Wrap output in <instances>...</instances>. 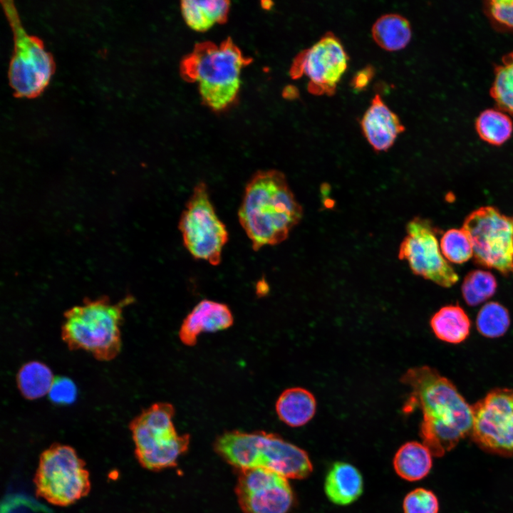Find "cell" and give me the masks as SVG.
Instances as JSON below:
<instances>
[{"label": "cell", "instance_id": "6da1fadb", "mask_svg": "<svg viewBox=\"0 0 513 513\" xmlns=\"http://www.w3.org/2000/svg\"><path fill=\"white\" fill-rule=\"evenodd\" d=\"M400 381L410 389L403 410H421L420 435L433 456H443L470 435L472 405L450 380L424 366L410 368Z\"/></svg>", "mask_w": 513, "mask_h": 513}, {"label": "cell", "instance_id": "7a4b0ae2", "mask_svg": "<svg viewBox=\"0 0 513 513\" xmlns=\"http://www.w3.org/2000/svg\"><path fill=\"white\" fill-rule=\"evenodd\" d=\"M302 214L284 175L274 170L252 176L238 212L240 224L255 251L284 241Z\"/></svg>", "mask_w": 513, "mask_h": 513}, {"label": "cell", "instance_id": "3957f363", "mask_svg": "<svg viewBox=\"0 0 513 513\" xmlns=\"http://www.w3.org/2000/svg\"><path fill=\"white\" fill-rule=\"evenodd\" d=\"M251 61L230 38L219 44L206 41L196 44L182 59L180 73L184 80L198 84L202 101L218 111L236 99L242 70Z\"/></svg>", "mask_w": 513, "mask_h": 513}, {"label": "cell", "instance_id": "277c9868", "mask_svg": "<svg viewBox=\"0 0 513 513\" xmlns=\"http://www.w3.org/2000/svg\"><path fill=\"white\" fill-rule=\"evenodd\" d=\"M216 452L238 468L266 469L284 477L304 479L313 470L308 454L279 435L264 431H227L217 439Z\"/></svg>", "mask_w": 513, "mask_h": 513}, {"label": "cell", "instance_id": "5b68a950", "mask_svg": "<svg viewBox=\"0 0 513 513\" xmlns=\"http://www.w3.org/2000/svg\"><path fill=\"white\" fill-rule=\"evenodd\" d=\"M128 296L113 304L108 298L86 299L63 314L61 338L71 351L83 350L100 361L114 359L121 349L120 326Z\"/></svg>", "mask_w": 513, "mask_h": 513}, {"label": "cell", "instance_id": "8992f818", "mask_svg": "<svg viewBox=\"0 0 513 513\" xmlns=\"http://www.w3.org/2000/svg\"><path fill=\"white\" fill-rule=\"evenodd\" d=\"M174 406L158 402L143 410L129 424L135 444V455L140 465L159 471L176 466L190 444L188 434L176 431Z\"/></svg>", "mask_w": 513, "mask_h": 513}, {"label": "cell", "instance_id": "52a82bcc", "mask_svg": "<svg viewBox=\"0 0 513 513\" xmlns=\"http://www.w3.org/2000/svg\"><path fill=\"white\" fill-rule=\"evenodd\" d=\"M1 3L14 39L8 68L9 85L17 98H36L50 82L55 70L53 58L40 38L26 32L14 2L1 0Z\"/></svg>", "mask_w": 513, "mask_h": 513}, {"label": "cell", "instance_id": "ba28073f", "mask_svg": "<svg viewBox=\"0 0 513 513\" xmlns=\"http://www.w3.org/2000/svg\"><path fill=\"white\" fill-rule=\"evenodd\" d=\"M33 483L37 497L59 507L69 506L87 496L91 487L85 461L74 448L60 443L41 452Z\"/></svg>", "mask_w": 513, "mask_h": 513}, {"label": "cell", "instance_id": "9c48e42d", "mask_svg": "<svg viewBox=\"0 0 513 513\" xmlns=\"http://www.w3.org/2000/svg\"><path fill=\"white\" fill-rule=\"evenodd\" d=\"M462 229L469 237L477 264L513 276V216L482 207L467 217Z\"/></svg>", "mask_w": 513, "mask_h": 513}, {"label": "cell", "instance_id": "30bf717a", "mask_svg": "<svg viewBox=\"0 0 513 513\" xmlns=\"http://www.w3.org/2000/svg\"><path fill=\"white\" fill-rule=\"evenodd\" d=\"M179 229L192 256L213 266L220 263L228 232L215 212L204 182L195 187L180 217Z\"/></svg>", "mask_w": 513, "mask_h": 513}, {"label": "cell", "instance_id": "8fae6325", "mask_svg": "<svg viewBox=\"0 0 513 513\" xmlns=\"http://www.w3.org/2000/svg\"><path fill=\"white\" fill-rule=\"evenodd\" d=\"M470 436L483 450L513 455V390L495 388L473 405Z\"/></svg>", "mask_w": 513, "mask_h": 513}, {"label": "cell", "instance_id": "7c38bea8", "mask_svg": "<svg viewBox=\"0 0 513 513\" xmlns=\"http://www.w3.org/2000/svg\"><path fill=\"white\" fill-rule=\"evenodd\" d=\"M407 235L399 247L398 257L408 261L416 275L443 287H451L459 276L442 254L437 230L428 219L415 217L406 226Z\"/></svg>", "mask_w": 513, "mask_h": 513}, {"label": "cell", "instance_id": "4fadbf2b", "mask_svg": "<svg viewBox=\"0 0 513 513\" xmlns=\"http://www.w3.org/2000/svg\"><path fill=\"white\" fill-rule=\"evenodd\" d=\"M348 61L342 43L329 33L296 58L290 73L296 78L305 75L311 93L331 95L347 69Z\"/></svg>", "mask_w": 513, "mask_h": 513}, {"label": "cell", "instance_id": "5bb4252c", "mask_svg": "<svg viewBox=\"0 0 513 513\" xmlns=\"http://www.w3.org/2000/svg\"><path fill=\"white\" fill-rule=\"evenodd\" d=\"M235 493L244 513H287L294 501L286 478L261 468L239 470Z\"/></svg>", "mask_w": 513, "mask_h": 513}, {"label": "cell", "instance_id": "9a60e30c", "mask_svg": "<svg viewBox=\"0 0 513 513\" xmlns=\"http://www.w3.org/2000/svg\"><path fill=\"white\" fill-rule=\"evenodd\" d=\"M361 127L368 143L378 152L389 150L405 130L399 117L378 94L374 95L363 114Z\"/></svg>", "mask_w": 513, "mask_h": 513}, {"label": "cell", "instance_id": "2e32d148", "mask_svg": "<svg viewBox=\"0 0 513 513\" xmlns=\"http://www.w3.org/2000/svg\"><path fill=\"white\" fill-rule=\"evenodd\" d=\"M233 323L234 317L227 305L204 299L184 318L179 330V338L185 346H193L202 333L225 330Z\"/></svg>", "mask_w": 513, "mask_h": 513}, {"label": "cell", "instance_id": "e0dca14e", "mask_svg": "<svg viewBox=\"0 0 513 513\" xmlns=\"http://www.w3.org/2000/svg\"><path fill=\"white\" fill-rule=\"evenodd\" d=\"M325 493L328 499L338 505H348L361 495L363 477L353 465L345 462H334L326 476Z\"/></svg>", "mask_w": 513, "mask_h": 513}, {"label": "cell", "instance_id": "ac0fdd59", "mask_svg": "<svg viewBox=\"0 0 513 513\" xmlns=\"http://www.w3.org/2000/svg\"><path fill=\"white\" fill-rule=\"evenodd\" d=\"M279 418L290 427L304 425L314 416L316 400L308 390L294 387L284 390L276 402Z\"/></svg>", "mask_w": 513, "mask_h": 513}, {"label": "cell", "instance_id": "d6986e66", "mask_svg": "<svg viewBox=\"0 0 513 513\" xmlns=\"http://www.w3.org/2000/svg\"><path fill=\"white\" fill-rule=\"evenodd\" d=\"M430 325L438 339L457 344L468 337L471 323L462 307L459 305H447L442 307L431 317Z\"/></svg>", "mask_w": 513, "mask_h": 513}, {"label": "cell", "instance_id": "ffe728a7", "mask_svg": "<svg viewBox=\"0 0 513 513\" xmlns=\"http://www.w3.org/2000/svg\"><path fill=\"white\" fill-rule=\"evenodd\" d=\"M432 453L423 444L415 441L403 444L395 453L393 467L396 473L408 481H418L430 472Z\"/></svg>", "mask_w": 513, "mask_h": 513}, {"label": "cell", "instance_id": "44dd1931", "mask_svg": "<svg viewBox=\"0 0 513 513\" xmlns=\"http://www.w3.org/2000/svg\"><path fill=\"white\" fill-rule=\"evenodd\" d=\"M230 4L224 0L182 1L180 8L188 26L197 31H205L216 24L227 21Z\"/></svg>", "mask_w": 513, "mask_h": 513}, {"label": "cell", "instance_id": "7402d4cb", "mask_svg": "<svg viewBox=\"0 0 513 513\" xmlns=\"http://www.w3.org/2000/svg\"><path fill=\"white\" fill-rule=\"evenodd\" d=\"M372 37L378 46L387 51L403 49L412 37L409 21L398 14L380 16L371 28Z\"/></svg>", "mask_w": 513, "mask_h": 513}, {"label": "cell", "instance_id": "603a6c76", "mask_svg": "<svg viewBox=\"0 0 513 513\" xmlns=\"http://www.w3.org/2000/svg\"><path fill=\"white\" fill-rule=\"evenodd\" d=\"M54 380L51 370L36 361L24 364L16 375L18 388L28 400H36L48 394Z\"/></svg>", "mask_w": 513, "mask_h": 513}, {"label": "cell", "instance_id": "cb8c5ba5", "mask_svg": "<svg viewBox=\"0 0 513 513\" xmlns=\"http://www.w3.org/2000/svg\"><path fill=\"white\" fill-rule=\"evenodd\" d=\"M475 129L480 138L494 145L504 143L513 132V123L506 113L489 108L483 110L475 121Z\"/></svg>", "mask_w": 513, "mask_h": 513}, {"label": "cell", "instance_id": "d4e9b609", "mask_svg": "<svg viewBox=\"0 0 513 513\" xmlns=\"http://www.w3.org/2000/svg\"><path fill=\"white\" fill-rule=\"evenodd\" d=\"M494 72L490 95L499 110L513 116V51L503 56Z\"/></svg>", "mask_w": 513, "mask_h": 513}, {"label": "cell", "instance_id": "484cf974", "mask_svg": "<svg viewBox=\"0 0 513 513\" xmlns=\"http://www.w3.org/2000/svg\"><path fill=\"white\" fill-rule=\"evenodd\" d=\"M510 325L507 309L498 302L485 304L479 311L476 318L477 331L483 336L498 338L503 336Z\"/></svg>", "mask_w": 513, "mask_h": 513}, {"label": "cell", "instance_id": "4316f807", "mask_svg": "<svg viewBox=\"0 0 513 513\" xmlns=\"http://www.w3.org/2000/svg\"><path fill=\"white\" fill-rule=\"evenodd\" d=\"M497 286L495 277L489 271L474 270L469 272L462 285L464 300L470 306H477L492 297Z\"/></svg>", "mask_w": 513, "mask_h": 513}, {"label": "cell", "instance_id": "83f0119b", "mask_svg": "<svg viewBox=\"0 0 513 513\" xmlns=\"http://www.w3.org/2000/svg\"><path fill=\"white\" fill-rule=\"evenodd\" d=\"M440 246L442 255L452 263H465L473 255L471 242L462 229L447 230L441 237Z\"/></svg>", "mask_w": 513, "mask_h": 513}, {"label": "cell", "instance_id": "f1b7e54d", "mask_svg": "<svg viewBox=\"0 0 513 513\" xmlns=\"http://www.w3.org/2000/svg\"><path fill=\"white\" fill-rule=\"evenodd\" d=\"M403 508L404 513H438L439 502L432 491L417 488L405 496Z\"/></svg>", "mask_w": 513, "mask_h": 513}, {"label": "cell", "instance_id": "f546056e", "mask_svg": "<svg viewBox=\"0 0 513 513\" xmlns=\"http://www.w3.org/2000/svg\"><path fill=\"white\" fill-rule=\"evenodd\" d=\"M484 4L486 14L493 23L513 30V0H492Z\"/></svg>", "mask_w": 513, "mask_h": 513}, {"label": "cell", "instance_id": "4dcf8cb0", "mask_svg": "<svg viewBox=\"0 0 513 513\" xmlns=\"http://www.w3.org/2000/svg\"><path fill=\"white\" fill-rule=\"evenodd\" d=\"M48 395L50 399L56 403H71L76 396V385L69 378L65 377L55 378Z\"/></svg>", "mask_w": 513, "mask_h": 513}, {"label": "cell", "instance_id": "1f68e13d", "mask_svg": "<svg viewBox=\"0 0 513 513\" xmlns=\"http://www.w3.org/2000/svg\"><path fill=\"white\" fill-rule=\"evenodd\" d=\"M370 70L365 69L360 71L354 78L353 86L357 88H362L365 87L370 79Z\"/></svg>", "mask_w": 513, "mask_h": 513}]
</instances>
